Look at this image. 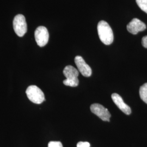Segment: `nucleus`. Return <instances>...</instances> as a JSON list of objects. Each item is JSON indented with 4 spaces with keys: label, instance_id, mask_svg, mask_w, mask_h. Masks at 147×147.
<instances>
[{
    "label": "nucleus",
    "instance_id": "nucleus-3",
    "mask_svg": "<svg viewBox=\"0 0 147 147\" xmlns=\"http://www.w3.org/2000/svg\"><path fill=\"white\" fill-rule=\"evenodd\" d=\"M26 93L28 99L34 104H40L45 100L43 92L37 86H30L27 88Z\"/></svg>",
    "mask_w": 147,
    "mask_h": 147
},
{
    "label": "nucleus",
    "instance_id": "nucleus-12",
    "mask_svg": "<svg viewBox=\"0 0 147 147\" xmlns=\"http://www.w3.org/2000/svg\"><path fill=\"white\" fill-rule=\"evenodd\" d=\"M48 147H63L62 143L59 141H51L48 144Z\"/></svg>",
    "mask_w": 147,
    "mask_h": 147
},
{
    "label": "nucleus",
    "instance_id": "nucleus-5",
    "mask_svg": "<svg viewBox=\"0 0 147 147\" xmlns=\"http://www.w3.org/2000/svg\"><path fill=\"white\" fill-rule=\"evenodd\" d=\"M35 39L40 47L45 46L49 42V34L47 28L44 26L38 27L34 32Z\"/></svg>",
    "mask_w": 147,
    "mask_h": 147
},
{
    "label": "nucleus",
    "instance_id": "nucleus-4",
    "mask_svg": "<svg viewBox=\"0 0 147 147\" xmlns=\"http://www.w3.org/2000/svg\"><path fill=\"white\" fill-rule=\"evenodd\" d=\"M13 28L19 37H23L27 32V23L25 16L19 14L15 16L13 20Z\"/></svg>",
    "mask_w": 147,
    "mask_h": 147
},
{
    "label": "nucleus",
    "instance_id": "nucleus-10",
    "mask_svg": "<svg viewBox=\"0 0 147 147\" xmlns=\"http://www.w3.org/2000/svg\"><path fill=\"white\" fill-rule=\"evenodd\" d=\"M140 98L147 104V83L143 84L140 88Z\"/></svg>",
    "mask_w": 147,
    "mask_h": 147
},
{
    "label": "nucleus",
    "instance_id": "nucleus-11",
    "mask_svg": "<svg viewBox=\"0 0 147 147\" xmlns=\"http://www.w3.org/2000/svg\"><path fill=\"white\" fill-rule=\"evenodd\" d=\"M140 9L147 14V0H136Z\"/></svg>",
    "mask_w": 147,
    "mask_h": 147
},
{
    "label": "nucleus",
    "instance_id": "nucleus-7",
    "mask_svg": "<svg viewBox=\"0 0 147 147\" xmlns=\"http://www.w3.org/2000/svg\"><path fill=\"white\" fill-rule=\"evenodd\" d=\"M126 28L130 33L137 34L139 32L144 31L146 29V25L138 19L134 18L127 24Z\"/></svg>",
    "mask_w": 147,
    "mask_h": 147
},
{
    "label": "nucleus",
    "instance_id": "nucleus-2",
    "mask_svg": "<svg viewBox=\"0 0 147 147\" xmlns=\"http://www.w3.org/2000/svg\"><path fill=\"white\" fill-rule=\"evenodd\" d=\"M63 74L66 79L63 81V84L67 86L72 87H77L79 84V71L71 65H67L63 70Z\"/></svg>",
    "mask_w": 147,
    "mask_h": 147
},
{
    "label": "nucleus",
    "instance_id": "nucleus-9",
    "mask_svg": "<svg viewBox=\"0 0 147 147\" xmlns=\"http://www.w3.org/2000/svg\"><path fill=\"white\" fill-rule=\"evenodd\" d=\"M114 103L117 105V106L127 115H129L131 113V108L126 104L123 100L122 98L118 94L113 93L111 95Z\"/></svg>",
    "mask_w": 147,
    "mask_h": 147
},
{
    "label": "nucleus",
    "instance_id": "nucleus-13",
    "mask_svg": "<svg viewBox=\"0 0 147 147\" xmlns=\"http://www.w3.org/2000/svg\"><path fill=\"white\" fill-rule=\"evenodd\" d=\"M77 147H90V144L88 142H79L77 144Z\"/></svg>",
    "mask_w": 147,
    "mask_h": 147
},
{
    "label": "nucleus",
    "instance_id": "nucleus-6",
    "mask_svg": "<svg viewBox=\"0 0 147 147\" xmlns=\"http://www.w3.org/2000/svg\"><path fill=\"white\" fill-rule=\"evenodd\" d=\"M90 111L94 115L99 117L101 120L110 121L111 114L107 109L99 104H94L90 106Z\"/></svg>",
    "mask_w": 147,
    "mask_h": 147
},
{
    "label": "nucleus",
    "instance_id": "nucleus-8",
    "mask_svg": "<svg viewBox=\"0 0 147 147\" xmlns=\"http://www.w3.org/2000/svg\"><path fill=\"white\" fill-rule=\"evenodd\" d=\"M75 63L76 64L79 71L85 77H89L92 75V69L86 63L84 58L81 56H77L75 58Z\"/></svg>",
    "mask_w": 147,
    "mask_h": 147
},
{
    "label": "nucleus",
    "instance_id": "nucleus-14",
    "mask_svg": "<svg viewBox=\"0 0 147 147\" xmlns=\"http://www.w3.org/2000/svg\"><path fill=\"white\" fill-rule=\"evenodd\" d=\"M142 44L143 47L147 49V36L143 37L142 39Z\"/></svg>",
    "mask_w": 147,
    "mask_h": 147
},
{
    "label": "nucleus",
    "instance_id": "nucleus-1",
    "mask_svg": "<svg viewBox=\"0 0 147 147\" xmlns=\"http://www.w3.org/2000/svg\"><path fill=\"white\" fill-rule=\"evenodd\" d=\"M97 29L100 40L104 44L109 45L113 42L114 39L113 33L110 26L106 21H99Z\"/></svg>",
    "mask_w": 147,
    "mask_h": 147
}]
</instances>
